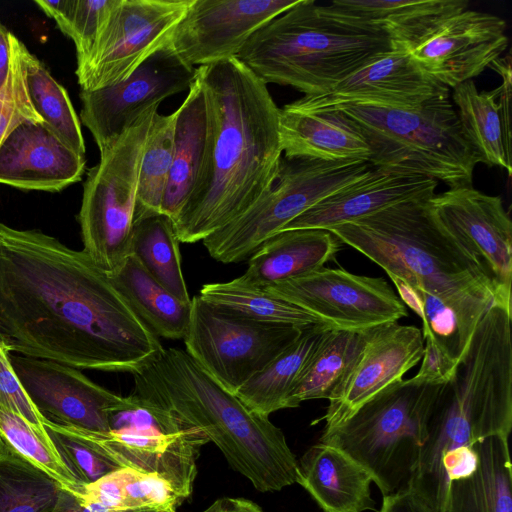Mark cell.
Segmentation results:
<instances>
[{
  "instance_id": "9c48e42d",
  "label": "cell",
  "mask_w": 512,
  "mask_h": 512,
  "mask_svg": "<svg viewBox=\"0 0 512 512\" xmlns=\"http://www.w3.org/2000/svg\"><path fill=\"white\" fill-rule=\"evenodd\" d=\"M157 111L147 110L101 153L84 183L78 215L83 251L106 275L131 255L140 167Z\"/></svg>"
},
{
  "instance_id": "4dcf8cb0",
  "label": "cell",
  "mask_w": 512,
  "mask_h": 512,
  "mask_svg": "<svg viewBox=\"0 0 512 512\" xmlns=\"http://www.w3.org/2000/svg\"><path fill=\"white\" fill-rule=\"evenodd\" d=\"M390 279L405 306L407 305L421 318L424 341L434 343L458 364L467 350L478 322L495 303L487 300L451 303L417 285L396 277Z\"/></svg>"
},
{
  "instance_id": "cb8c5ba5",
  "label": "cell",
  "mask_w": 512,
  "mask_h": 512,
  "mask_svg": "<svg viewBox=\"0 0 512 512\" xmlns=\"http://www.w3.org/2000/svg\"><path fill=\"white\" fill-rule=\"evenodd\" d=\"M502 78L491 91H479L473 80L452 88V103L464 138L483 163L512 174L511 113L512 70L510 54L490 66Z\"/></svg>"
},
{
  "instance_id": "8fae6325",
  "label": "cell",
  "mask_w": 512,
  "mask_h": 512,
  "mask_svg": "<svg viewBox=\"0 0 512 512\" xmlns=\"http://www.w3.org/2000/svg\"><path fill=\"white\" fill-rule=\"evenodd\" d=\"M304 329L245 319L196 295L183 340L191 357L235 394Z\"/></svg>"
},
{
  "instance_id": "f546056e",
  "label": "cell",
  "mask_w": 512,
  "mask_h": 512,
  "mask_svg": "<svg viewBox=\"0 0 512 512\" xmlns=\"http://www.w3.org/2000/svg\"><path fill=\"white\" fill-rule=\"evenodd\" d=\"M329 13L383 29L394 45L408 47L435 23L468 9L466 0H334Z\"/></svg>"
},
{
  "instance_id": "9a60e30c",
  "label": "cell",
  "mask_w": 512,
  "mask_h": 512,
  "mask_svg": "<svg viewBox=\"0 0 512 512\" xmlns=\"http://www.w3.org/2000/svg\"><path fill=\"white\" fill-rule=\"evenodd\" d=\"M426 205L436 224L474 259L512 310V222L501 198L468 185L435 193Z\"/></svg>"
},
{
  "instance_id": "f6af8a7d",
  "label": "cell",
  "mask_w": 512,
  "mask_h": 512,
  "mask_svg": "<svg viewBox=\"0 0 512 512\" xmlns=\"http://www.w3.org/2000/svg\"><path fill=\"white\" fill-rule=\"evenodd\" d=\"M10 350L0 339V408L18 414L31 426L46 433L44 417L23 388L10 361Z\"/></svg>"
},
{
  "instance_id": "30bf717a",
  "label": "cell",
  "mask_w": 512,
  "mask_h": 512,
  "mask_svg": "<svg viewBox=\"0 0 512 512\" xmlns=\"http://www.w3.org/2000/svg\"><path fill=\"white\" fill-rule=\"evenodd\" d=\"M372 167L362 160L282 156L275 178L262 196L237 219L203 239V245L219 262H240L296 217Z\"/></svg>"
},
{
  "instance_id": "74e56055",
  "label": "cell",
  "mask_w": 512,
  "mask_h": 512,
  "mask_svg": "<svg viewBox=\"0 0 512 512\" xmlns=\"http://www.w3.org/2000/svg\"><path fill=\"white\" fill-rule=\"evenodd\" d=\"M177 110L168 115L154 114L140 167L134 220L161 213L172 166Z\"/></svg>"
},
{
  "instance_id": "7a4b0ae2",
  "label": "cell",
  "mask_w": 512,
  "mask_h": 512,
  "mask_svg": "<svg viewBox=\"0 0 512 512\" xmlns=\"http://www.w3.org/2000/svg\"><path fill=\"white\" fill-rule=\"evenodd\" d=\"M211 124L202 174L175 220L179 242L202 241L245 213L275 178L279 107L238 58L196 68Z\"/></svg>"
},
{
  "instance_id": "d4e9b609",
  "label": "cell",
  "mask_w": 512,
  "mask_h": 512,
  "mask_svg": "<svg viewBox=\"0 0 512 512\" xmlns=\"http://www.w3.org/2000/svg\"><path fill=\"white\" fill-rule=\"evenodd\" d=\"M279 135L287 158L369 162L371 156L357 125L337 109L305 112L279 108Z\"/></svg>"
},
{
  "instance_id": "d6986e66",
  "label": "cell",
  "mask_w": 512,
  "mask_h": 512,
  "mask_svg": "<svg viewBox=\"0 0 512 512\" xmlns=\"http://www.w3.org/2000/svg\"><path fill=\"white\" fill-rule=\"evenodd\" d=\"M10 361L37 410L54 424L107 433L110 415L134 404L132 395H117L74 367L23 355Z\"/></svg>"
},
{
  "instance_id": "52a82bcc",
  "label": "cell",
  "mask_w": 512,
  "mask_h": 512,
  "mask_svg": "<svg viewBox=\"0 0 512 512\" xmlns=\"http://www.w3.org/2000/svg\"><path fill=\"white\" fill-rule=\"evenodd\" d=\"M336 109L359 128L370 147L373 167L419 174L449 188L472 185L480 159L463 136L450 94L413 108L344 105Z\"/></svg>"
},
{
  "instance_id": "2e32d148",
  "label": "cell",
  "mask_w": 512,
  "mask_h": 512,
  "mask_svg": "<svg viewBox=\"0 0 512 512\" xmlns=\"http://www.w3.org/2000/svg\"><path fill=\"white\" fill-rule=\"evenodd\" d=\"M196 68L163 47L124 81L80 92V118L91 132L100 154L143 113L168 97L189 90Z\"/></svg>"
},
{
  "instance_id": "5bb4252c",
  "label": "cell",
  "mask_w": 512,
  "mask_h": 512,
  "mask_svg": "<svg viewBox=\"0 0 512 512\" xmlns=\"http://www.w3.org/2000/svg\"><path fill=\"white\" fill-rule=\"evenodd\" d=\"M318 318L331 329L362 330L407 316L402 300L382 277L320 268L263 288Z\"/></svg>"
},
{
  "instance_id": "d6a6232c",
  "label": "cell",
  "mask_w": 512,
  "mask_h": 512,
  "mask_svg": "<svg viewBox=\"0 0 512 512\" xmlns=\"http://www.w3.org/2000/svg\"><path fill=\"white\" fill-rule=\"evenodd\" d=\"M328 329L331 328L325 325L304 329L298 339L238 389L235 395L247 407L266 417L290 408L292 393Z\"/></svg>"
},
{
  "instance_id": "f1b7e54d",
  "label": "cell",
  "mask_w": 512,
  "mask_h": 512,
  "mask_svg": "<svg viewBox=\"0 0 512 512\" xmlns=\"http://www.w3.org/2000/svg\"><path fill=\"white\" fill-rule=\"evenodd\" d=\"M475 470L450 481L443 512H512L508 437L493 435L472 444Z\"/></svg>"
},
{
  "instance_id": "ab89813d",
  "label": "cell",
  "mask_w": 512,
  "mask_h": 512,
  "mask_svg": "<svg viewBox=\"0 0 512 512\" xmlns=\"http://www.w3.org/2000/svg\"><path fill=\"white\" fill-rule=\"evenodd\" d=\"M0 440L55 479L63 489L80 494L83 486L62 461L47 432H40L18 414L0 408Z\"/></svg>"
},
{
  "instance_id": "8992f818",
  "label": "cell",
  "mask_w": 512,
  "mask_h": 512,
  "mask_svg": "<svg viewBox=\"0 0 512 512\" xmlns=\"http://www.w3.org/2000/svg\"><path fill=\"white\" fill-rule=\"evenodd\" d=\"M428 199L400 202L328 231L389 277L447 302L488 300L506 308L479 265L433 220Z\"/></svg>"
},
{
  "instance_id": "8d00e7d4",
  "label": "cell",
  "mask_w": 512,
  "mask_h": 512,
  "mask_svg": "<svg viewBox=\"0 0 512 512\" xmlns=\"http://www.w3.org/2000/svg\"><path fill=\"white\" fill-rule=\"evenodd\" d=\"M62 486L0 440V512H52Z\"/></svg>"
},
{
  "instance_id": "44dd1931",
  "label": "cell",
  "mask_w": 512,
  "mask_h": 512,
  "mask_svg": "<svg viewBox=\"0 0 512 512\" xmlns=\"http://www.w3.org/2000/svg\"><path fill=\"white\" fill-rule=\"evenodd\" d=\"M424 339L419 328L380 325L329 399L321 420L324 428L340 424L376 393L401 380L422 359Z\"/></svg>"
},
{
  "instance_id": "ac0fdd59",
  "label": "cell",
  "mask_w": 512,
  "mask_h": 512,
  "mask_svg": "<svg viewBox=\"0 0 512 512\" xmlns=\"http://www.w3.org/2000/svg\"><path fill=\"white\" fill-rule=\"evenodd\" d=\"M301 0H192L165 47L185 64L237 58L250 37Z\"/></svg>"
},
{
  "instance_id": "1f68e13d",
  "label": "cell",
  "mask_w": 512,
  "mask_h": 512,
  "mask_svg": "<svg viewBox=\"0 0 512 512\" xmlns=\"http://www.w3.org/2000/svg\"><path fill=\"white\" fill-rule=\"evenodd\" d=\"M107 276L154 335L184 339L190 321L191 301L183 302L168 292L133 254L116 272Z\"/></svg>"
},
{
  "instance_id": "b9f144b4",
  "label": "cell",
  "mask_w": 512,
  "mask_h": 512,
  "mask_svg": "<svg viewBox=\"0 0 512 512\" xmlns=\"http://www.w3.org/2000/svg\"><path fill=\"white\" fill-rule=\"evenodd\" d=\"M11 60L8 76L0 89V145L25 121H42L34 109L27 89V68L31 53L10 32Z\"/></svg>"
},
{
  "instance_id": "c3c4849f",
  "label": "cell",
  "mask_w": 512,
  "mask_h": 512,
  "mask_svg": "<svg viewBox=\"0 0 512 512\" xmlns=\"http://www.w3.org/2000/svg\"><path fill=\"white\" fill-rule=\"evenodd\" d=\"M52 512H154V510H110L98 505L83 503L75 494L63 489Z\"/></svg>"
},
{
  "instance_id": "5b68a950",
  "label": "cell",
  "mask_w": 512,
  "mask_h": 512,
  "mask_svg": "<svg viewBox=\"0 0 512 512\" xmlns=\"http://www.w3.org/2000/svg\"><path fill=\"white\" fill-rule=\"evenodd\" d=\"M393 48L383 29L301 0L258 29L237 58L265 84L308 96L331 90Z\"/></svg>"
},
{
  "instance_id": "ee69618b",
  "label": "cell",
  "mask_w": 512,
  "mask_h": 512,
  "mask_svg": "<svg viewBox=\"0 0 512 512\" xmlns=\"http://www.w3.org/2000/svg\"><path fill=\"white\" fill-rule=\"evenodd\" d=\"M116 0H71L68 15L59 29L76 47L77 63L92 49Z\"/></svg>"
},
{
  "instance_id": "7402d4cb",
  "label": "cell",
  "mask_w": 512,
  "mask_h": 512,
  "mask_svg": "<svg viewBox=\"0 0 512 512\" xmlns=\"http://www.w3.org/2000/svg\"><path fill=\"white\" fill-rule=\"evenodd\" d=\"M85 164L45 122L25 121L0 145V184L59 192L81 180Z\"/></svg>"
},
{
  "instance_id": "484cf974",
  "label": "cell",
  "mask_w": 512,
  "mask_h": 512,
  "mask_svg": "<svg viewBox=\"0 0 512 512\" xmlns=\"http://www.w3.org/2000/svg\"><path fill=\"white\" fill-rule=\"evenodd\" d=\"M300 484L324 512L375 510L368 471L340 449L318 442L298 461Z\"/></svg>"
},
{
  "instance_id": "60d3db41",
  "label": "cell",
  "mask_w": 512,
  "mask_h": 512,
  "mask_svg": "<svg viewBox=\"0 0 512 512\" xmlns=\"http://www.w3.org/2000/svg\"><path fill=\"white\" fill-rule=\"evenodd\" d=\"M44 429L62 461L81 486L122 468L105 453L94 432L54 424L46 419Z\"/></svg>"
},
{
  "instance_id": "3957f363",
  "label": "cell",
  "mask_w": 512,
  "mask_h": 512,
  "mask_svg": "<svg viewBox=\"0 0 512 512\" xmlns=\"http://www.w3.org/2000/svg\"><path fill=\"white\" fill-rule=\"evenodd\" d=\"M132 396L197 429L260 492L298 482V461L280 428L247 407L182 349H163L133 373Z\"/></svg>"
},
{
  "instance_id": "816d5d0a",
  "label": "cell",
  "mask_w": 512,
  "mask_h": 512,
  "mask_svg": "<svg viewBox=\"0 0 512 512\" xmlns=\"http://www.w3.org/2000/svg\"><path fill=\"white\" fill-rule=\"evenodd\" d=\"M154 512H176L175 509L173 510H163V511H154Z\"/></svg>"
},
{
  "instance_id": "836d02e7",
  "label": "cell",
  "mask_w": 512,
  "mask_h": 512,
  "mask_svg": "<svg viewBox=\"0 0 512 512\" xmlns=\"http://www.w3.org/2000/svg\"><path fill=\"white\" fill-rule=\"evenodd\" d=\"M378 327L328 329L292 393L290 408L298 407L306 400H329Z\"/></svg>"
},
{
  "instance_id": "277c9868",
  "label": "cell",
  "mask_w": 512,
  "mask_h": 512,
  "mask_svg": "<svg viewBox=\"0 0 512 512\" xmlns=\"http://www.w3.org/2000/svg\"><path fill=\"white\" fill-rule=\"evenodd\" d=\"M512 311L493 304L478 322L452 377L442 384L410 487L443 509V469L464 458L472 444L512 428Z\"/></svg>"
},
{
  "instance_id": "f35d334b",
  "label": "cell",
  "mask_w": 512,
  "mask_h": 512,
  "mask_svg": "<svg viewBox=\"0 0 512 512\" xmlns=\"http://www.w3.org/2000/svg\"><path fill=\"white\" fill-rule=\"evenodd\" d=\"M26 82L31 103L42 121L73 150L85 156L80 120L66 89L32 53L28 61Z\"/></svg>"
},
{
  "instance_id": "7dc6e473",
  "label": "cell",
  "mask_w": 512,
  "mask_h": 512,
  "mask_svg": "<svg viewBox=\"0 0 512 512\" xmlns=\"http://www.w3.org/2000/svg\"><path fill=\"white\" fill-rule=\"evenodd\" d=\"M379 512H441L410 487L383 496Z\"/></svg>"
},
{
  "instance_id": "603a6c76",
  "label": "cell",
  "mask_w": 512,
  "mask_h": 512,
  "mask_svg": "<svg viewBox=\"0 0 512 512\" xmlns=\"http://www.w3.org/2000/svg\"><path fill=\"white\" fill-rule=\"evenodd\" d=\"M437 183L403 170L372 167L359 179L303 212L281 231L329 230L400 202L430 198L435 194Z\"/></svg>"
},
{
  "instance_id": "ba28073f",
  "label": "cell",
  "mask_w": 512,
  "mask_h": 512,
  "mask_svg": "<svg viewBox=\"0 0 512 512\" xmlns=\"http://www.w3.org/2000/svg\"><path fill=\"white\" fill-rule=\"evenodd\" d=\"M442 384L398 380L365 401L319 442L336 447L370 474L383 496L408 489Z\"/></svg>"
},
{
  "instance_id": "f907efd6",
  "label": "cell",
  "mask_w": 512,
  "mask_h": 512,
  "mask_svg": "<svg viewBox=\"0 0 512 512\" xmlns=\"http://www.w3.org/2000/svg\"><path fill=\"white\" fill-rule=\"evenodd\" d=\"M10 60V32L0 23V89L8 76Z\"/></svg>"
},
{
  "instance_id": "e0dca14e",
  "label": "cell",
  "mask_w": 512,
  "mask_h": 512,
  "mask_svg": "<svg viewBox=\"0 0 512 512\" xmlns=\"http://www.w3.org/2000/svg\"><path fill=\"white\" fill-rule=\"evenodd\" d=\"M507 46L505 20L468 8L438 21L405 49L422 73L452 89L480 75Z\"/></svg>"
},
{
  "instance_id": "7c38bea8",
  "label": "cell",
  "mask_w": 512,
  "mask_h": 512,
  "mask_svg": "<svg viewBox=\"0 0 512 512\" xmlns=\"http://www.w3.org/2000/svg\"><path fill=\"white\" fill-rule=\"evenodd\" d=\"M133 398L132 406L110 415L109 432H94L96 439L121 467L158 474L181 501L188 498L200 447L208 439L197 429Z\"/></svg>"
},
{
  "instance_id": "4fadbf2b",
  "label": "cell",
  "mask_w": 512,
  "mask_h": 512,
  "mask_svg": "<svg viewBox=\"0 0 512 512\" xmlns=\"http://www.w3.org/2000/svg\"><path fill=\"white\" fill-rule=\"evenodd\" d=\"M192 0H116L88 55L77 63L81 90L129 78L162 49Z\"/></svg>"
},
{
  "instance_id": "7bdbcfd3",
  "label": "cell",
  "mask_w": 512,
  "mask_h": 512,
  "mask_svg": "<svg viewBox=\"0 0 512 512\" xmlns=\"http://www.w3.org/2000/svg\"><path fill=\"white\" fill-rule=\"evenodd\" d=\"M125 509L173 510L181 502L168 481L155 473L120 468Z\"/></svg>"
},
{
  "instance_id": "83f0119b",
  "label": "cell",
  "mask_w": 512,
  "mask_h": 512,
  "mask_svg": "<svg viewBox=\"0 0 512 512\" xmlns=\"http://www.w3.org/2000/svg\"><path fill=\"white\" fill-rule=\"evenodd\" d=\"M340 248L341 242L328 230L281 231L264 241L249 257L247 270L240 278L265 288L324 267Z\"/></svg>"
},
{
  "instance_id": "bcb514c9",
  "label": "cell",
  "mask_w": 512,
  "mask_h": 512,
  "mask_svg": "<svg viewBox=\"0 0 512 512\" xmlns=\"http://www.w3.org/2000/svg\"><path fill=\"white\" fill-rule=\"evenodd\" d=\"M424 343L423 361L418 373L413 378L430 384L446 383L452 377L457 364L434 343L427 340Z\"/></svg>"
},
{
  "instance_id": "681fc988",
  "label": "cell",
  "mask_w": 512,
  "mask_h": 512,
  "mask_svg": "<svg viewBox=\"0 0 512 512\" xmlns=\"http://www.w3.org/2000/svg\"><path fill=\"white\" fill-rule=\"evenodd\" d=\"M202 512H263L254 502L244 498L222 497Z\"/></svg>"
},
{
  "instance_id": "d590c367",
  "label": "cell",
  "mask_w": 512,
  "mask_h": 512,
  "mask_svg": "<svg viewBox=\"0 0 512 512\" xmlns=\"http://www.w3.org/2000/svg\"><path fill=\"white\" fill-rule=\"evenodd\" d=\"M131 254L173 296L190 302L173 221L163 213L134 220Z\"/></svg>"
},
{
  "instance_id": "ffe728a7",
  "label": "cell",
  "mask_w": 512,
  "mask_h": 512,
  "mask_svg": "<svg viewBox=\"0 0 512 512\" xmlns=\"http://www.w3.org/2000/svg\"><path fill=\"white\" fill-rule=\"evenodd\" d=\"M450 89L422 73L407 50H393L346 77L331 90L304 95L285 106L298 111L320 112L344 105L413 108Z\"/></svg>"
},
{
  "instance_id": "6da1fadb",
  "label": "cell",
  "mask_w": 512,
  "mask_h": 512,
  "mask_svg": "<svg viewBox=\"0 0 512 512\" xmlns=\"http://www.w3.org/2000/svg\"><path fill=\"white\" fill-rule=\"evenodd\" d=\"M0 339L23 356L131 374L164 349L84 251L1 222Z\"/></svg>"
},
{
  "instance_id": "4316f807",
  "label": "cell",
  "mask_w": 512,
  "mask_h": 512,
  "mask_svg": "<svg viewBox=\"0 0 512 512\" xmlns=\"http://www.w3.org/2000/svg\"><path fill=\"white\" fill-rule=\"evenodd\" d=\"M211 140V124L202 87L194 79L177 109L173 158L161 213L173 223L191 196L205 167Z\"/></svg>"
},
{
  "instance_id": "e575fe53",
  "label": "cell",
  "mask_w": 512,
  "mask_h": 512,
  "mask_svg": "<svg viewBox=\"0 0 512 512\" xmlns=\"http://www.w3.org/2000/svg\"><path fill=\"white\" fill-rule=\"evenodd\" d=\"M199 296L229 313L257 322L298 328L325 325L302 308L248 284L240 277L228 282L205 284Z\"/></svg>"
}]
</instances>
